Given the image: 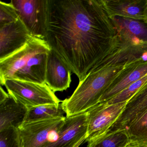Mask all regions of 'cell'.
<instances>
[{
    "label": "cell",
    "instance_id": "6da1fadb",
    "mask_svg": "<svg viewBox=\"0 0 147 147\" xmlns=\"http://www.w3.org/2000/svg\"><path fill=\"white\" fill-rule=\"evenodd\" d=\"M98 1L47 0L44 40L83 80L98 65L104 33Z\"/></svg>",
    "mask_w": 147,
    "mask_h": 147
},
{
    "label": "cell",
    "instance_id": "7a4b0ae2",
    "mask_svg": "<svg viewBox=\"0 0 147 147\" xmlns=\"http://www.w3.org/2000/svg\"><path fill=\"white\" fill-rule=\"evenodd\" d=\"M114 71L94 67L86 78L80 82L74 93L62 103L66 117L86 112L99 104L100 99L107 90L108 80Z\"/></svg>",
    "mask_w": 147,
    "mask_h": 147
},
{
    "label": "cell",
    "instance_id": "3957f363",
    "mask_svg": "<svg viewBox=\"0 0 147 147\" xmlns=\"http://www.w3.org/2000/svg\"><path fill=\"white\" fill-rule=\"evenodd\" d=\"M4 86L8 93L28 108L62 102L47 84H41L15 79H7Z\"/></svg>",
    "mask_w": 147,
    "mask_h": 147
},
{
    "label": "cell",
    "instance_id": "277c9868",
    "mask_svg": "<svg viewBox=\"0 0 147 147\" xmlns=\"http://www.w3.org/2000/svg\"><path fill=\"white\" fill-rule=\"evenodd\" d=\"M129 100L113 105L102 102L87 111L88 130L85 142L89 144L108 133L122 115Z\"/></svg>",
    "mask_w": 147,
    "mask_h": 147
},
{
    "label": "cell",
    "instance_id": "5b68a950",
    "mask_svg": "<svg viewBox=\"0 0 147 147\" xmlns=\"http://www.w3.org/2000/svg\"><path fill=\"white\" fill-rule=\"evenodd\" d=\"M65 117L24 124L19 129L22 147H45L55 141Z\"/></svg>",
    "mask_w": 147,
    "mask_h": 147
},
{
    "label": "cell",
    "instance_id": "8992f818",
    "mask_svg": "<svg viewBox=\"0 0 147 147\" xmlns=\"http://www.w3.org/2000/svg\"><path fill=\"white\" fill-rule=\"evenodd\" d=\"M11 3L32 35L44 40L47 0H12Z\"/></svg>",
    "mask_w": 147,
    "mask_h": 147
},
{
    "label": "cell",
    "instance_id": "52a82bcc",
    "mask_svg": "<svg viewBox=\"0 0 147 147\" xmlns=\"http://www.w3.org/2000/svg\"><path fill=\"white\" fill-rule=\"evenodd\" d=\"M51 49L45 40L32 37L23 48L6 58L0 60V83L4 86L7 79L12 78L32 56Z\"/></svg>",
    "mask_w": 147,
    "mask_h": 147
},
{
    "label": "cell",
    "instance_id": "ba28073f",
    "mask_svg": "<svg viewBox=\"0 0 147 147\" xmlns=\"http://www.w3.org/2000/svg\"><path fill=\"white\" fill-rule=\"evenodd\" d=\"M87 130V112L66 117L55 141L45 147H79L86 141Z\"/></svg>",
    "mask_w": 147,
    "mask_h": 147
},
{
    "label": "cell",
    "instance_id": "9c48e42d",
    "mask_svg": "<svg viewBox=\"0 0 147 147\" xmlns=\"http://www.w3.org/2000/svg\"><path fill=\"white\" fill-rule=\"evenodd\" d=\"M32 37L20 18L15 22L0 27V60L19 50Z\"/></svg>",
    "mask_w": 147,
    "mask_h": 147
},
{
    "label": "cell",
    "instance_id": "30bf717a",
    "mask_svg": "<svg viewBox=\"0 0 147 147\" xmlns=\"http://www.w3.org/2000/svg\"><path fill=\"white\" fill-rule=\"evenodd\" d=\"M72 71L52 50L48 54L45 83L54 92H63L70 87Z\"/></svg>",
    "mask_w": 147,
    "mask_h": 147
},
{
    "label": "cell",
    "instance_id": "8fae6325",
    "mask_svg": "<svg viewBox=\"0 0 147 147\" xmlns=\"http://www.w3.org/2000/svg\"><path fill=\"white\" fill-rule=\"evenodd\" d=\"M29 108L10 95L0 103V131L14 127L19 129L24 124Z\"/></svg>",
    "mask_w": 147,
    "mask_h": 147
},
{
    "label": "cell",
    "instance_id": "7c38bea8",
    "mask_svg": "<svg viewBox=\"0 0 147 147\" xmlns=\"http://www.w3.org/2000/svg\"><path fill=\"white\" fill-rule=\"evenodd\" d=\"M49 52L44 51L34 55L11 79L46 84V68Z\"/></svg>",
    "mask_w": 147,
    "mask_h": 147
},
{
    "label": "cell",
    "instance_id": "4fadbf2b",
    "mask_svg": "<svg viewBox=\"0 0 147 147\" xmlns=\"http://www.w3.org/2000/svg\"><path fill=\"white\" fill-rule=\"evenodd\" d=\"M66 111L62 102L58 105H42L29 108L24 123L64 117Z\"/></svg>",
    "mask_w": 147,
    "mask_h": 147
},
{
    "label": "cell",
    "instance_id": "5bb4252c",
    "mask_svg": "<svg viewBox=\"0 0 147 147\" xmlns=\"http://www.w3.org/2000/svg\"><path fill=\"white\" fill-rule=\"evenodd\" d=\"M130 143L127 129H119L107 133L98 140L88 144V147H126Z\"/></svg>",
    "mask_w": 147,
    "mask_h": 147
},
{
    "label": "cell",
    "instance_id": "9a60e30c",
    "mask_svg": "<svg viewBox=\"0 0 147 147\" xmlns=\"http://www.w3.org/2000/svg\"><path fill=\"white\" fill-rule=\"evenodd\" d=\"M130 142L147 144V108L126 126Z\"/></svg>",
    "mask_w": 147,
    "mask_h": 147
},
{
    "label": "cell",
    "instance_id": "2e32d148",
    "mask_svg": "<svg viewBox=\"0 0 147 147\" xmlns=\"http://www.w3.org/2000/svg\"><path fill=\"white\" fill-rule=\"evenodd\" d=\"M147 74V65L133 71L113 86L108 88L100 99L99 104L107 101Z\"/></svg>",
    "mask_w": 147,
    "mask_h": 147
},
{
    "label": "cell",
    "instance_id": "e0dca14e",
    "mask_svg": "<svg viewBox=\"0 0 147 147\" xmlns=\"http://www.w3.org/2000/svg\"><path fill=\"white\" fill-rule=\"evenodd\" d=\"M147 82V74L111 98L105 101L108 105L118 104L129 100Z\"/></svg>",
    "mask_w": 147,
    "mask_h": 147
},
{
    "label": "cell",
    "instance_id": "ac0fdd59",
    "mask_svg": "<svg viewBox=\"0 0 147 147\" xmlns=\"http://www.w3.org/2000/svg\"><path fill=\"white\" fill-rule=\"evenodd\" d=\"M0 147H22L19 129L10 127L0 131Z\"/></svg>",
    "mask_w": 147,
    "mask_h": 147
},
{
    "label": "cell",
    "instance_id": "d6986e66",
    "mask_svg": "<svg viewBox=\"0 0 147 147\" xmlns=\"http://www.w3.org/2000/svg\"><path fill=\"white\" fill-rule=\"evenodd\" d=\"M120 26L127 33L139 38H147V29L142 23L131 19L123 18L119 20Z\"/></svg>",
    "mask_w": 147,
    "mask_h": 147
},
{
    "label": "cell",
    "instance_id": "ffe728a7",
    "mask_svg": "<svg viewBox=\"0 0 147 147\" xmlns=\"http://www.w3.org/2000/svg\"><path fill=\"white\" fill-rule=\"evenodd\" d=\"M19 18L18 12L11 3L0 1V27L15 22Z\"/></svg>",
    "mask_w": 147,
    "mask_h": 147
},
{
    "label": "cell",
    "instance_id": "44dd1931",
    "mask_svg": "<svg viewBox=\"0 0 147 147\" xmlns=\"http://www.w3.org/2000/svg\"><path fill=\"white\" fill-rule=\"evenodd\" d=\"M117 11L128 17H139L142 14L140 7L133 4H120L117 6Z\"/></svg>",
    "mask_w": 147,
    "mask_h": 147
},
{
    "label": "cell",
    "instance_id": "7402d4cb",
    "mask_svg": "<svg viewBox=\"0 0 147 147\" xmlns=\"http://www.w3.org/2000/svg\"><path fill=\"white\" fill-rule=\"evenodd\" d=\"M10 95L9 94L7 93L2 88L1 86L0 88V103L5 101L6 99L9 97Z\"/></svg>",
    "mask_w": 147,
    "mask_h": 147
},
{
    "label": "cell",
    "instance_id": "603a6c76",
    "mask_svg": "<svg viewBox=\"0 0 147 147\" xmlns=\"http://www.w3.org/2000/svg\"><path fill=\"white\" fill-rule=\"evenodd\" d=\"M126 147H147V145L136 143L130 142Z\"/></svg>",
    "mask_w": 147,
    "mask_h": 147
},
{
    "label": "cell",
    "instance_id": "cb8c5ba5",
    "mask_svg": "<svg viewBox=\"0 0 147 147\" xmlns=\"http://www.w3.org/2000/svg\"><path fill=\"white\" fill-rule=\"evenodd\" d=\"M145 145H147V144H145Z\"/></svg>",
    "mask_w": 147,
    "mask_h": 147
}]
</instances>
